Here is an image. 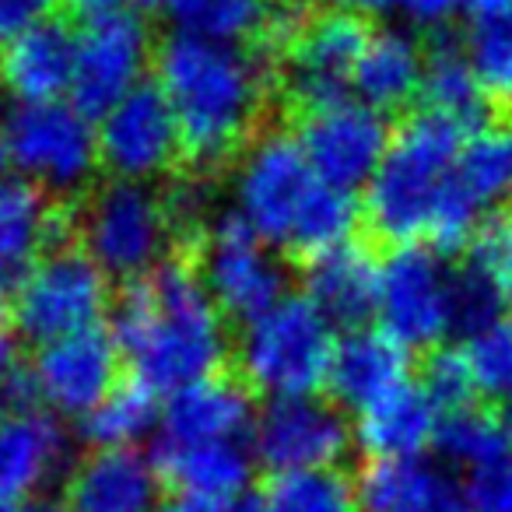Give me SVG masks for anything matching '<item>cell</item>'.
Instances as JSON below:
<instances>
[{
  "mask_svg": "<svg viewBox=\"0 0 512 512\" xmlns=\"http://www.w3.org/2000/svg\"><path fill=\"white\" fill-rule=\"evenodd\" d=\"M151 71L176 113L183 172L221 183L278 123V74L264 53L172 32L158 36Z\"/></svg>",
  "mask_w": 512,
  "mask_h": 512,
  "instance_id": "1",
  "label": "cell"
},
{
  "mask_svg": "<svg viewBox=\"0 0 512 512\" xmlns=\"http://www.w3.org/2000/svg\"><path fill=\"white\" fill-rule=\"evenodd\" d=\"M113 337L127 372L162 397L211 379L235 362V334L214 306L190 249L113 295Z\"/></svg>",
  "mask_w": 512,
  "mask_h": 512,
  "instance_id": "2",
  "label": "cell"
},
{
  "mask_svg": "<svg viewBox=\"0 0 512 512\" xmlns=\"http://www.w3.org/2000/svg\"><path fill=\"white\" fill-rule=\"evenodd\" d=\"M235 200L253 232L292 267L351 239L362 225L355 193L323 183L281 123L267 127L235 165Z\"/></svg>",
  "mask_w": 512,
  "mask_h": 512,
  "instance_id": "3",
  "label": "cell"
},
{
  "mask_svg": "<svg viewBox=\"0 0 512 512\" xmlns=\"http://www.w3.org/2000/svg\"><path fill=\"white\" fill-rule=\"evenodd\" d=\"M467 137L463 127L428 109H414L397 120L390 151L362 200L358 225V232L383 256L414 242L425 246L435 200L453 176Z\"/></svg>",
  "mask_w": 512,
  "mask_h": 512,
  "instance_id": "4",
  "label": "cell"
},
{
  "mask_svg": "<svg viewBox=\"0 0 512 512\" xmlns=\"http://www.w3.org/2000/svg\"><path fill=\"white\" fill-rule=\"evenodd\" d=\"M74 235L120 285L151 274L179 246V228L162 183L106 176L74 200Z\"/></svg>",
  "mask_w": 512,
  "mask_h": 512,
  "instance_id": "5",
  "label": "cell"
},
{
  "mask_svg": "<svg viewBox=\"0 0 512 512\" xmlns=\"http://www.w3.org/2000/svg\"><path fill=\"white\" fill-rule=\"evenodd\" d=\"M334 323L306 299L288 295L235 341V372L256 397H313L327 390Z\"/></svg>",
  "mask_w": 512,
  "mask_h": 512,
  "instance_id": "6",
  "label": "cell"
},
{
  "mask_svg": "<svg viewBox=\"0 0 512 512\" xmlns=\"http://www.w3.org/2000/svg\"><path fill=\"white\" fill-rule=\"evenodd\" d=\"M113 278L78 239L50 249L11 288L8 323L25 344H53L78 330L99 327L113 309Z\"/></svg>",
  "mask_w": 512,
  "mask_h": 512,
  "instance_id": "7",
  "label": "cell"
},
{
  "mask_svg": "<svg viewBox=\"0 0 512 512\" xmlns=\"http://www.w3.org/2000/svg\"><path fill=\"white\" fill-rule=\"evenodd\" d=\"M179 249L193 253L200 278L235 337L256 320H264L281 299H288L285 285L292 264L285 256L267 253V242L239 211L218 214L197 242Z\"/></svg>",
  "mask_w": 512,
  "mask_h": 512,
  "instance_id": "8",
  "label": "cell"
},
{
  "mask_svg": "<svg viewBox=\"0 0 512 512\" xmlns=\"http://www.w3.org/2000/svg\"><path fill=\"white\" fill-rule=\"evenodd\" d=\"M0 141L32 183L57 197H81L99 169V134L92 120L64 102H18L0 120Z\"/></svg>",
  "mask_w": 512,
  "mask_h": 512,
  "instance_id": "9",
  "label": "cell"
},
{
  "mask_svg": "<svg viewBox=\"0 0 512 512\" xmlns=\"http://www.w3.org/2000/svg\"><path fill=\"white\" fill-rule=\"evenodd\" d=\"M158 36L148 15L137 8H113L92 15L78 29V60H74L71 106L85 120H102L116 109L144 78L155 60Z\"/></svg>",
  "mask_w": 512,
  "mask_h": 512,
  "instance_id": "10",
  "label": "cell"
},
{
  "mask_svg": "<svg viewBox=\"0 0 512 512\" xmlns=\"http://www.w3.org/2000/svg\"><path fill=\"white\" fill-rule=\"evenodd\" d=\"M99 169L106 179H172L183 172V137L155 74L141 81L99 123Z\"/></svg>",
  "mask_w": 512,
  "mask_h": 512,
  "instance_id": "11",
  "label": "cell"
},
{
  "mask_svg": "<svg viewBox=\"0 0 512 512\" xmlns=\"http://www.w3.org/2000/svg\"><path fill=\"white\" fill-rule=\"evenodd\" d=\"M278 123L292 130L316 176L344 193H355L365 179L376 176L390 151L393 127H397L383 113L355 99L309 109V113L288 116Z\"/></svg>",
  "mask_w": 512,
  "mask_h": 512,
  "instance_id": "12",
  "label": "cell"
},
{
  "mask_svg": "<svg viewBox=\"0 0 512 512\" xmlns=\"http://www.w3.org/2000/svg\"><path fill=\"white\" fill-rule=\"evenodd\" d=\"M253 453L267 474L309 467H344L355 449L344 407L330 397H274L253 421Z\"/></svg>",
  "mask_w": 512,
  "mask_h": 512,
  "instance_id": "13",
  "label": "cell"
},
{
  "mask_svg": "<svg viewBox=\"0 0 512 512\" xmlns=\"http://www.w3.org/2000/svg\"><path fill=\"white\" fill-rule=\"evenodd\" d=\"M383 330L393 334L414 358L428 355L449 334V267L421 242L390 249L383 256L379 288Z\"/></svg>",
  "mask_w": 512,
  "mask_h": 512,
  "instance_id": "14",
  "label": "cell"
},
{
  "mask_svg": "<svg viewBox=\"0 0 512 512\" xmlns=\"http://www.w3.org/2000/svg\"><path fill=\"white\" fill-rule=\"evenodd\" d=\"M29 369L36 379L39 400L64 414H78V418L95 411L127 376L120 344H116L113 330L102 323L43 344L29 358Z\"/></svg>",
  "mask_w": 512,
  "mask_h": 512,
  "instance_id": "15",
  "label": "cell"
},
{
  "mask_svg": "<svg viewBox=\"0 0 512 512\" xmlns=\"http://www.w3.org/2000/svg\"><path fill=\"white\" fill-rule=\"evenodd\" d=\"M302 295L327 316L334 327L362 330L379 316V288H383V253L355 232L351 239L309 256L292 267Z\"/></svg>",
  "mask_w": 512,
  "mask_h": 512,
  "instance_id": "16",
  "label": "cell"
},
{
  "mask_svg": "<svg viewBox=\"0 0 512 512\" xmlns=\"http://www.w3.org/2000/svg\"><path fill=\"white\" fill-rule=\"evenodd\" d=\"M74 200L57 197L32 179H0V281L4 285L15 288L39 256L78 239Z\"/></svg>",
  "mask_w": 512,
  "mask_h": 512,
  "instance_id": "17",
  "label": "cell"
},
{
  "mask_svg": "<svg viewBox=\"0 0 512 512\" xmlns=\"http://www.w3.org/2000/svg\"><path fill=\"white\" fill-rule=\"evenodd\" d=\"M155 463L137 449H92L64 481L67 512H158L165 502Z\"/></svg>",
  "mask_w": 512,
  "mask_h": 512,
  "instance_id": "18",
  "label": "cell"
},
{
  "mask_svg": "<svg viewBox=\"0 0 512 512\" xmlns=\"http://www.w3.org/2000/svg\"><path fill=\"white\" fill-rule=\"evenodd\" d=\"M81 22L60 11L50 22L0 43V85L18 102H57L71 92Z\"/></svg>",
  "mask_w": 512,
  "mask_h": 512,
  "instance_id": "19",
  "label": "cell"
},
{
  "mask_svg": "<svg viewBox=\"0 0 512 512\" xmlns=\"http://www.w3.org/2000/svg\"><path fill=\"white\" fill-rule=\"evenodd\" d=\"M421 50H425V78H421L418 109L446 116L467 134L498 123L495 106L474 71L463 32H456L453 25L432 29L421 39Z\"/></svg>",
  "mask_w": 512,
  "mask_h": 512,
  "instance_id": "20",
  "label": "cell"
},
{
  "mask_svg": "<svg viewBox=\"0 0 512 512\" xmlns=\"http://www.w3.org/2000/svg\"><path fill=\"white\" fill-rule=\"evenodd\" d=\"M256 393L235 372H225L172 393L162 411V439L169 442H242L253 428Z\"/></svg>",
  "mask_w": 512,
  "mask_h": 512,
  "instance_id": "21",
  "label": "cell"
},
{
  "mask_svg": "<svg viewBox=\"0 0 512 512\" xmlns=\"http://www.w3.org/2000/svg\"><path fill=\"white\" fill-rule=\"evenodd\" d=\"M414 355L386 330H348L337 341L334 362H330L327 397L337 407L362 414L397 386L411 383Z\"/></svg>",
  "mask_w": 512,
  "mask_h": 512,
  "instance_id": "22",
  "label": "cell"
},
{
  "mask_svg": "<svg viewBox=\"0 0 512 512\" xmlns=\"http://www.w3.org/2000/svg\"><path fill=\"white\" fill-rule=\"evenodd\" d=\"M421 78H425V50L421 39L407 32L376 29L355 67V95L362 106L383 113L386 120H404L418 109Z\"/></svg>",
  "mask_w": 512,
  "mask_h": 512,
  "instance_id": "23",
  "label": "cell"
},
{
  "mask_svg": "<svg viewBox=\"0 0 512 512\" xmlns=\"http://www.w3.org/2000/svg\"><path fill=\"white\" fill-rule=\"evenodd\" d=\"M158 477L169 491L179 495H200L214 502L242 498L253 460H249L242 442H169L158 439L151 449Z\"/></svg>",
  "mask_w": 512,
  "mask_h": 512,
  "instance_id": "24",
  "label": "cell"
},
{
  "mask_svg": "<svg viewBox=\"0 0 512 512\" xmlns=\"http://www.w3.org/2000/svg\"><path fill=\"white\" fill-rule=\"evenodd\" d=\"M439 407L418 383H404L358 414L355 439L365 460H418L435 446Z\"/></svg>",
  "mask_w": 512,
  "mask_h": 512,
  "instance_id": "25",
  "label": "cell"
},
{
  "mask_svg": "<svg viewBox=\"0 0 512 512\" xmlns=\"http://www.w3.org/2000/svg\"><path fill=\"white\" fill-rule=\"evenodd\" d=\"M362 512H470L446 470L418 460H365L358 467Z\"/></svg>",
  "mask_w": 512,
  "mask_h": 512,
  "instance_id": "26",
  "label": "cell"
},
{
  "mask_svg": "<svg viewBox=\"0 0 512 512\" xmlns=\"http://www.w3.org/2000/svg\"><path fill=\"white\" fill-rule=\"evenodd\" d=\"M64 460V428L43 407L0 414V502L39 491Z\"/></svg>",
  "mask_w": 512,
  "mask_h": 512,
  "instance_id": "27",
  "label": "cell"
},
{
  "mask_svg": "<svg viewBox=\"0 0 512 512\" xmlns=\"http://www.w3.org/2000/svg\"><path fill=\"white\" fill-rule=\"evenodd\" d=\"M169 18L176 22V32L186 36L264 53L271 4L267 0H169Z\"/></svg>",
  "mask_w": 512,
  "mask_h": 512,
  "instance_id": "28",
  "label": "cell"
},
{
  "mask_svg": "<svg viewBox=\"0 0 512 512\" xmlns=\"http://www.w3.org/2000/svg\"><path fill=\"white\" fill-rule=\"evenodd\" d=\"M256 495L271 512H362L358 470L309 467L264 474Z\"/></svg>",
  "mask_w": 512,
  "mask_h": 512,
  "instance_id": "29",
  "label": "cell"
},
{
  "mask_svg": "<svg viewBox=\"0 0 512 512\" xmlns=\"http://www.w3.org/2000/svg\"><path fill=\"white\" fill-rule=\"evenodd\" d=\"M155 418H158V393L127 372L120 379V386L95 411L78 418V435L85 442H92V449L130 446V442L141 439L155 425Z\"/></svg>",
  "mask_w": 512,
  "mask_h": 512,
  "instance_id": "30",
  "label": "cell"
},
{
  "mask_svg": "<svg viewBox=\"0 0 512 512\" xmlns=\"http://www.w3.org/2000/svg\"><path fill=\"white\" fill-rule=\"evenodd\" d=\"M467 50L495 106V120L512 123V8L477 15L467 32Z\"/></svg>",
  "mask_w": 512,
  "mask_h": 512,
  "instance_id": "31",
  "label": "cell"
},
{
  "mask_svg": "<svg viewBox=\"0 0 512 512\" xmlns=\"http://www.w3.org/2000/svg\"><path fill=\"white\" fill-rule=\"evenodd\" d=\"M435 449L449 463L460 467H481L509 449V439L498 421V407L481 400V404L460 407V411L439 414V432H435Z\"/></svg>",
  "mask_w": 512,
  "mask_h": 512,
  "instance_id": "32",
  "label": "cell"
},
{
  "mask_svg": "<svg viewBox=\"0 0 512 512\" xmlns=\"http://www.w3.org/2000/svg\"><path fill=\"white\" fill-rule=\"evenodd\" d=\"M456 179L477 200L488 204L491 197L512 190V123H491L477 130L463 144V155L456 162Z\"/></svg>",
  "mask_w": 512,
  "mask_h": 512,
  "instance_id": "33",
  "label": "cell"
},
{
  "mask_svg": "<svg viewBox=\"0 0 512 512\" xmlns=\"http://www.w3.org/2000/svg\"><path fill=\"white\" fill-rule=\"evenodd\" d=\"M414 383L432 397L439 414L481 404V400H477V383H474V372H470L467 351L453 348V344H439V348L428 351V355L414 358Z\"/></svg>",
  "mask_w": 512,
  "mask_h": 512,
  "instance_id": "34",
  "label": "cell"
},
{
  "mask_svg": "<svg viewBox=\"0 0 512 512\" xmlns=\"http://www.w3.org/2000/svg\"><path fill=\"white\" fill-rule=\"evenodd\" d=\"M498 309H502V299L481 267L470 264L467 256L453 260L449 264V334H481L484 327L502 320Z\"/></svg>",
  "mask_w": 512,
  "mask_h": 512,
  "instance_id": "35",
  "label": "cell"
},
{
  "mask_svg": "<svg viewBox=\"0 0 512 512\" xmlns=\"http://www.w3.org/2000/svg\"><path fill=\"white\" fill-rule=\"evenodd\" d=\"M463 351H467L477 393H484V400L495 407L512 400V316H502L481 334H474Z\"/></svg>",
  "mask_w": 512,
  "mask_h": 512,
  "instance_id": "36",
  "label": "cell"
},
{
  "mask_svg": "<svg viewBox=\"0 0 512 512\" xmlns=\"http://www.w3.org/2000/svg\"><path fill=\"white\" fill-rule=\"evenodd\" d=\"M463 256H467L470 264L481 267L484 278L491 281V288L502 299V309L512 313V211L509 207L484 214Z\"/></svg>",
  "mask_w": 512,
  "mask_h": 512,
  "instance_id": "37",
  "label": "cell"
},
{
  "mask_svg": "<svg viewBox=\"0 0 512 512\" xmlns=\"http://www.w3.org/2000/svg\"><path fill=\"white\" fill-rule=\"evenodd\" d=\"M467 505L470 512H512V453L481 463L467 474Z\"/></svg>",
  "mask_w": 512,
  "mask_h": 512,
  "instance_id": "38",
  "label": "cell"
},
{
  "mask_svg": "<svg viewBox=\"0 0 512 512\" xmlns=\"http://www.w3.org/2000/svg\"><path fill=\"white\" fill-rule=\"evenodd\" d=\"M64 11V0H0V43L50 22Z\"/></svg>",
  "mask_w": 512,
  "mask_h": 512,
  "instance_id": "39",
  "label": "cell"
},
{
  "mask_svg": "<svg viewBox=\"0 0 512 512\" xmlns=\"http://www.w3.org/2000/svg\"><path fill=\"white\" fill-rule=\"evenodd\" d=\"M397 4L414 18V22L425 25V32H432V29L453 25V15L460 11L463 0H397Z\"/></svg>",
  "mask_w": 512,
  "mask_h": 512,
  "instance_id": "40",
  "label": "cell"
},
{
  "mask_svg": "<svg viewBox=\"0 0 512 512\" xmlns=\"http://www.w3.org/2000/svg\"><path fill=\"white\" fill-rule=\"evenodd\" d=\"M22 365H25L22 337H18L11 327H0V390L8 386V379L15 376Z\"/></svg>",
  "mask_w": 512,
  "mask_h": 512,
  "instance_id": "41",
  "label": "cell"
},
{
  "mask_svg": "<svg viewBox=\"0 0 512 512\" xmlns=\"http://www.w3.org/2000/svg\"><path fill=\"white\" fill-rule=\"evenodd\" d=\"M158 512H228V509H225V502H214V498L179 495V491H169Z\"/></svg>",
  "mask_w": 512,
  "mask_h": 512,
  "instance_id": "42",
  "label": "cell"
},
{
  "mask_svg": "<svg viewBox=\"0 0 512 512\" xmlns=\"http://www.w3.org/2000/svg\"><path fill=\"white\" fill-rule=\"evenodd\" d=\"M320 8H334V11H351V15H362V18H372L379 11H386L390 0H316Z\"/></svg>",
  "mask_w": 512,
  "mask_h": 512,
  "instance_id": "43",
  "label": "cell"
},
{
  "mask_svg": "<svg viewBox=\"0 0 512 512\" xmlns=\"http://www.w3.org/2000/svg\"><path fill=\"white\" fill-rule=\"evenodd\" d=\"M113 8H120V0H64V11L78 18V22H85V18H92V15H102V11H113Z\"/></svg>",
  "mask_w": 512,
  "mask_h": 512,
  "instance_id": "44",
  "label": "cell"
},
{
  "mask_svg": "<svg viewBox=\"0 0 512 512\" xmlns=\"http://www.w3.org/2000/svg\"><path fill=\"white\" fill-rule=\"evenodd\" d=\"M228 512H271V509H267L260 495H242V498H235Z\"/></svg>",
  "mask_w": 512,
  "mask_h": 512,
  "instance_id": "45",
  "label": "cell"
},
{
  "mask_svg": "<svg viewBox=\"0 0 512 512\" xmlns=\"http://www.w3.org/2000/svg\"><path fill=\"white\" fill-rule=\"evenodd\" d=\"M470 8H474V18L477 15H495V11L512 8V0H470Z\"/></svg>",
  "mask_w": 512,
  "mask_h": 512,
  "instance_id": "46",
  "label": "cell"
},
{
  "mask_svg": "<svg viewBox=\"0 0 512 512\" xmlns=\"http://www.w3.org/2000/svg\"><path fill=\"white\" fill-rule=\"evenodd\" d=\"M498 421H502V432H505V439H509V446H512V400L498 404Z\"/></svg>",
  "mask_w": 512,
  "mask_h": 512,
  "instance_id": "47",
  "label": "cell"
},
{
  "mask_svg": "<svg viewBox=\"0 0 512 512\" xmlns=\"http://www.w3.org/2000/svg\"><path fill=\"white\" fill-rule=\"evenodd\" d=\"M8 309H11V288L0 281V327H8Z\"/></svg>",
  "mask_w": 512,
  "mask_h": 512,
  "instance_id": "48",
  "label": "cell"
},
{
  "mask_svg": "<svg viewBox=\"0 0 512 512\" xmlns=\"http://www.w3.org/2000/svg\"><path fill=\"white\" fill-rule=\"evenodd\" d=\"M137 4V11H144V15H148V11H158V8H169V0H134Z\"/></svg>",
  "mask_w": 512,
  "mask_h": 512,
  "instance_id": "49",
  "label": "cell"
},
{
  "mask_svg": "<svg viewBox=\"0 0 512 512\" xmlns=\"http://www.w3.org/2000/svg\"><path fill=\"white\" fill-rule=\"evenodd\" d=\"M4 165H8V151H4V141H0V172H4Z\"/></svg>",
  "mask_w": 512,
  "mask_h": 512,
  "instance_id": "50",
  "label": "cell"
},
{
  "mask_svg": "<svg viewBox=\"0 0 512 512\" xmlns=\"http://www.w3.org/2000/svg\"><path fill=\"white\" fill-rule=\"evenodd\" d=\"M509 211H512V190H509Z\"/></svg>",
  "mask_w": 512,
  "mask_h": 512,
  "instance_id": "51",
  "label": "cell"
}]
</instances>
